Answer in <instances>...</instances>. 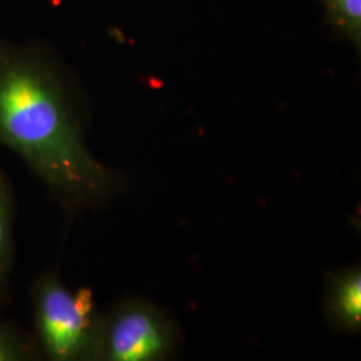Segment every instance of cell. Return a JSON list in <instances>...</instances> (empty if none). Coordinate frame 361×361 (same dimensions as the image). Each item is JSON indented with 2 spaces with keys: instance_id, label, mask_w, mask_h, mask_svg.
<instances>
[{
  "instance_id": "cell-2",
  "label": "cell",
  "mask_w": 361,
  "mask_h": 361,
  "mask_svg": "<svg viewBox=\"0 0 361 361\" xmlns=\"http://www.w3.org/2000/svg\"><path fill=\"white\" fill-rule=\"evenodd\" d=\"M35 345L51 361H98L104 316L89 288L68 289L56 271L32 286Z\"/></svg>"
},
{
  "instance_id": "cell-5",
  "label": "cell",
  "mask_w": 361,
  "mask_h": 361,
  "mask_svg": "<svg viewBox=\"0 0 361 361\" xmlns=\"http://www.w3.org/2000/svg\"><path fill=\"white\" fill-rule=\"evenodd\" d=\"M13 261V201L11 188L0 171V301L8 288Z\"/></svg>"
},
{
  "instance_id": "cell-6",
  "label": "cell",
  "mask_w": 361,
  "mask_h": 361,
  "mask_svg": "<svg viewBox=\"0 0 361 361\" xmlns=\"http://www.w3.org/2000/svg\"><path fill=\"white\" fill-rule=\"evenodd\" d=\"M336 31L355 44L361 43V0H322Z\"/></svg>"
},
{
  "instance_id": "cell-4",
  "label": "cell",
  "mask_w": 361,
  "mask_h": 361,
  "mask_svg": "<svg viewBox=\"0 0 361 361\" xmlns=\"http://www.w3.org/2000/svg\"><path fill=\"white\" fill-rule=\"evenodd\" d=\"M326 316L331 325L340 332H360V268H348L332 274L328 283Z\"/></svg>"
},
{
  "instance_id": "cell-1",
  "label": "cell",
  "mask_w": 361,
  "mask_h": 361,
  "mask_svg": "<svg viewBox=\"0 0 361 361\" xmlns=\"http://www.w3.org/2000/svg\"><path fill=\"white\" fill-rule=\"evenodd\" d=\"M0 145L70 209L99 207L119 180L98 161L59 68L42 52L0 46Z\"/></svg>"
},
{
  "instance_id": "cell-7",
  "label": "cell",
  "mask_w": 361,
  "mask_h": 361,
  "mask_svg": "<svg viewBox=\"0 0 361 361\" xmlns=\"http://www.w3.org/2000/svg\"><path fill=\"white\" fill-rule=\"evenodd\" d=\"M39 356L35 341L18 328L0 322V361H30Z\"/></svg>"
},
{
  "instance_id": "cell-3",
  "label": "cell",
  "mask_w": 361,
  "mask_h": 361,
  "mask_svg": "<svg viewBox=\"0 0 361 361\" xmlns=\"http://www.w3.org/2000/svg\"><path fill=\"white\" fill-rule=\"evenodd\" d=\"M176 325L142 298L118 302L104 316L98 361H162L177 347Z\"/></svg>"
}]
</instances>
